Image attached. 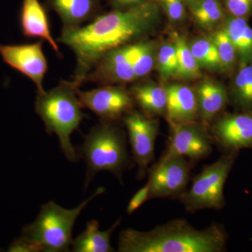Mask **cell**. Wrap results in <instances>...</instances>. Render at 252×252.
<instances>
[{
    "mask_svg": "<svg viewBox=\"0 0 252 252\" xmlns=\"http://www.w3.org/2000/svg\"><path fill=\"white\" fill-rule=\"evenodd\" d=\"M104 192V189L99 187L90 198L70 210L54 201L48 202L41 207L36 220L23 228L21 238L33 244L39 252H69L73 227L78 217L88 204Z\"/></svg>",
    "mask_w": 252,
    "mask_h": 252,
    "instance_id": "4",
    "label": "cell"
},
{
    "mask_svg": "<svg viewBox=\"0 0 252 252\" xmlns=\"http://www.w3.org/2000/svg\"><path fill=\"white\" fill-rule=\"evenodd\" d=\"M225 13L235 17L252 16V0H221Z\"/></svg>",
    "mask_w": 252,
    "mask_h": 252,
    "instance_id": "29",
    "label": "cell"
},
{
    "mask_svg": "<svg viewBox=\"0 0 252 252\" xmlns=\"http://www.w3.org/2000/svg\"><path fill=\"white\" fill-rule=\"evenodd\" d=\"M21 32L25 37L46 41L56 54L62 56L58 41L51 32L48 8L39 0H23L19 14Z\"/></svg>",
    "mask_w": 252,
    "mask_h": 252,
    "instance_id": "14",
    "label": "cell"
},
{
    "mask_svg": "<svg viewBox=\"0 0 252 252\" xmlns=\"http://www.w3.org/2000/svg\"><path fill=\"white\" fill-rule=\"evenodd\" d=\"M114 10H124L142 4L148 0H105Z\"/></svg>",
    "mask_w": 252,
    "mask_h": 252,
    "instance_id": "32",
    "label": "cell"
},
{
    "mask_svg": "<svg viewBox=\"0 0 252 252\" xmlns=\"http://www.w3.org/2000/svg\"><path fill=\"white\" fill-rule=\"evenodd\" d=\"M75 89L71 81H61L51 90L37 94L34 105L46 132L58 136L63 153L73 162L78 161L80 157L73 147L71 135L85 117Z\"/></svg>",
    "mask_w": 252,
    "mask_h": 252,
    "instance_id": "3",
    "label": "cell"
},
{
    "mask_svg": "<svg viewBox=\"0 0 252 252\" xmlns=\"http://www.w3.org/2000/svg\"><path fill=\"white\" fill-rule=\"evenodd\" d=\"M135 103L138 104L145 115L153 117L163 116L167 111L166 86L158 85L152 81H137L130 90Z\"/></svg>",
    "mask_w": 252,
    "mask_h": 252,
    "instance_id": "18",
    "label": "cell"
},
{
    "mask_svg": "<svg viewBox=\"0 0 252 252\" xmlns=\"http://www.w3.org/2000/svg\"><path fill=\"white\" fill-rule=\"evenodd\" d=\"M170 139L162 157L181 156L196 162L211 153L212 140L207 126L201 122L170 126Z\"/></svg>",
    "mask_w": 252,
    "mask_h": 252,
    "instance_id": "11",
    "label": "cell"
},
{
    "mask_svg": "<svg viewBox=\"0 0 252 252\" xmlns=\"http://www.w3.org/2000/svg\"><path fill=\"white\" fill-rule=\"evenodd\" d=\"M220 28L236 49L239 61L252 60V28L248 19L227 14Z\"/></svg>",
    "mask_w": 252,
    "mask_h": 252,
    "instance_id": "21",
    "label": "cell"
},
{
    "mask_svg": "<svg viewBox=\"0 0 252 252\" xmlns=\"http://www.w3.org/2000/svg\"><path fill=\"white\" fill-rule=\"evenodd\" d=\"M233 74L229 100L240 110L252 111V60L238 61Z\"/></svg>",
    "mask_w": 252,
    "mask_h": 252,
    "instance_id": "20",
    "label": "cell"
},
{
    "mask_svg": "<svg viewBox=\"0 0 252 252\" xmlns=\"http://www.w3.org/2000/svg\"><path fill=\"white\" fill-rule=\"evenodd\" d=\"M195 91L199 119L208 126L224 110L229 102L228 91L218 81L207 79L199 83Z\"/></svg>",
    "mask_w": 252,
    "mask_h": 252,
    "instance_id": "17",
    "label": "cell"
},
{
    "mask_svg": "<svg viewBox=\"0 0 252 252\" xmlns=\"http://www.w3.org/2000/svg\"><path fill=\"white\" fill-rule=\"evenodd\" d=\"M210 37L215 44L218 54L220 72L225 74L234 72L239 61L238 54L226 33L220 28L214 32Z\"/></svg>",
    "mask_w": 252,
    "mask_h": 252,
    "instance_id": "25",
    "label": "cell"
},
{
    "mask_svg": "<svg viewBox=\"0 0 252 252\" xmlns=\"http://www.w3.org/2000/svg\"><path fill=\"white\" fill-rule=\"evenodd\" d=\"M147 200H149V185L148 182L144 185L140 190H137L135 195L130 199L128 205H127L126 212L127 215H132Z\"/></svg>",
    "mask_w": 252,
    "mask_h": 252,
    "instance_id": "30",
    "label": "cell"
},
{
    "mask_svg": "<svg viewBox=\"0 0 252 252\" xmlns=\"http://www.w3.org/2000/svg\"><path fill=\"white\" fill-rule=\"evenodd\" d=\"M114 123L101 121L94 126L78 149L87 166L86 189L98 172H110L120 179L130 166L125 134Z\"/></svg>",
    "mask_w": 252,
    "mask_h": 252,
    "instance_id": "5",
    "label": "cell"
},
{
    "mask_svg": "<svg viewBox=\"0 0 252 252\" xmlns=\"http://www.w3.org/2000/svg\"><path fill=\"white\" fill-rule=\"evenodd\" d=\"M211 124L209 132L213 143L225 152L252 149V111L224 114Z\"/></svg>",
    "mask_w": 252,
    "mask_h": 252,
    "instance_id": "12",
    "label": "cell"
},
{
    "mask_svg": "<svg viewBox=\"0 0 252 252\" xmlns=\"http://www.w3.org/2000/svg\"><path fill=\"white\" fill-rule=\"evenodd\" d=\"M235 155L236 152L225 154L216 162L204 167L202 172L194 177L190 189L179 197L187 211L223 208L225 205L223 189Z\"/></svg>",
    "mask_w": 252,
    "mask_h": 252,
    "instance_id": "6",
    "label": "cell"
},
{
    "mask_svg": "<svg viewBox=\"0 0 252 252\" xmlns=\"http://www.w3.org/2000/svg\"><path fill=\"white\" fill-rule=\"evenodd\" d=\"M76 94L83 108L95 114L102 122H115L133 110V97L122 86L102 85L91 91L76 87Z\"/></svg>",
    "mask_w": 252,
    "mask_h": 252,
    "instance_id": "7",
    "label": "cell"
},
{
    "mask_svg": "<svg viewBox=\"0 0 252 252\" xmlns=\"http://www.w3.org/2000/svg\"><path fill=\"white\" fill-rule=\"evenodd\" d=\"M118 244L121 252H221L226 235L218 223L198 230L180 219L149 231L123 230Z\"/></svg>",
    "mask_w": 252,
    "mask_h": 252,
    "instance_id": "2",
    "label": "cell"
},
{
    "mask_svg": "<svg viewBox=\"0 0 252 252\" xmlns=\"http://www.w3.org/2000/svg\"><path fill=\"white\" fill-rule=\"evenodd\" d=\"M170 38L175 44L178 61V69L175 79L189 81L201 77V68L194 58L185 36L173 32L170 34Z\"/></svg>",
    "mask_w": 252,
    "mask_h": 252,
    "instance_id": "23",
    "label": "cell"
},
{
    "mask_svg": "<svg viewBox=\"0 0 252 252\" xmlns=\"http://www.w3.org/2000/svg\"><path fill=\"white\" fill-rule=\"evenodd\" d=\"M102 0H46L48 9L59 15L62 31H70L91 22L101 14Z\"/></svg>",
    "mask_w": 252,
    "mask_h": 252,
    "instance_id": "16",
    "label": "cell"
},
{
    "mask_svg": "<svg viewBox=\"0 0 252 252\" xmlns=\"http://www.w3.org/2000/svg\"><path fill=\"white\" fill-rule=\"evenodd\" d=\"M121 223L117 220L108 230L101 231L99 224L96 220H89L86 229L73 240L72 252H112L114 249L111 246V235Z\"/></svg>",
    "mask_w": 252,
    "mask_h": 252,
    "instance_id": "19",
    "label": "cell"
},
{
    "mask_svg": "<svg viewBox=\"0 0 252 252\" xmlns=\"http://www.w3.org/2000/svg\"><path fill=\"white\" fill-rule=\"evenodd\" d=\"M166 89L165 118L170 126L197 122L198 107L195 89L180 83H172L166 86Z\"/></svg>",
    "mask_w": 252,
    "mask_h": 252,
    "instance_id": "15",
    "label": "cell"
},
{
    "mask_svg": "<svg viewBox=\"0 0 252 252\" xmlns=\"http://www.w3.org/2000/svg\"><path fill=\"white\" fill-rule=\"evenodd\" d=\"M157 69L162 80L175 78L178 69L177 51L171 40L160 46L157 55Z\"/></svg>",
    "mask_w": 252,
    "mask_h": 252,
    "instance_id": "27",
    "label": "cell"
},
{
    "mask_svg": "<svg viewBox=\"0 0 252 252\" xmlns=\"http://www.w3.org/2000/svg\"><path fill=\"white\" fill-rule=\"evenodd\" d=\"M157 1L170 22L182 23L187 18L188 8L185 0H157Z\"/></svg>",
    "mask_w": 252,
    "mask_h": 252,
    "instance_id": "28",
    "label": "cell"
},
{
    "mask_svg": "<svg viewBox=\"0 0 252 252\" xmlns=\"http://www.w3.org/2000/svg\"><path fill=\"white\" fill-rule=\"evenodd\" d=\"M11 252H39L38 249L33 244L30 243L21 237L16 239L9 248Z\"/></svg>",
    "mask_w": 252,
    "mask_h": 252,
    "instance_id": "31",
    "label": "cell"
},
{
    "mask_svg": "<svg viewBox=\"0 0 252 252\" xmlns=\"http://www.w3.org/2000/svg\"><path fill=\"white\" fill-rule=\"evenodd\" d=\"M123 122L128 133L134 160L138 166L137 177L142 180L154 159L158 122L134 109L126 114Z\"/></svg>",
    "mask_w": 252,
    "mask_h": 252,
    "instance_id": "9",
    "label": "cell"
},
{
    "mask_svg": "<svg viewBox=\"0 0 252 252\" xmlns=\"http://www.w3.org/2000/svg\"><path fill=\"white\" fill-rule=\"evenodd\" d=\"M44 41L26 44H0V56L13 69L26 76L34 84L37 94L45 92L43 81L48 71V62L43 51Z\"/></svg>",
    "mask_w": 252,
    "mask_h": 252,
    "instance_id": "10",
    "label": "cell"
},
{
    "mask_svg": "<svg viewBox=\"0 0 252 252\" xmlns=\"http://www.w3.org/2000/svg\"><path fill=\"white\" fill-rule=\"evenodd\" d=\"M189 47L200 68L220 71V59L211 37H199L189 43Z\"/></svg>",
    "mask_w": 252,
    "mask_h": 252,
    "instance_id": "26",
    "label": "cell"
},
{
    "mask_svg": "<svg viewBox=\"0 0 252 252\" xmlns=\"http://www.w3.org/2000/svg\"><path fill=\"white\" fill-rule=\"evenodd\" d=\"M130 44L111 50L94 64L85 82L102 85H119L135 82L130 61Z\"/></svg>",
    "mask_w": 252,
    "mask_h": 252,
    "instance_id": "13",
    "label": "cell"
},
{
    "mask_svg": "<svg viewBox=\"0 0 252 252\" xmlns=\"http://www.w3.org/2000/svg\"><path fill=\"white\" fill-rule=\"evenodd\" d=\"M155 41L142 39L130 44V61L136 81L145 77L152 72L157 61Z\"/></svg>",
    "mask_w": 252,
    "mask_h": 252,
    "instance_id": "24",
    "label": "cell"
},
{
    "mask_svg": "<svg viewBox=\"0 0 252 252\" xmlns=\"http://www.w3.org/2000/svg\"><path fill=\"white\" fill-rule=\"evenodd\" d=\"M191 163L181 156L162 157L150 169L149 199L179 198L188 185Z\"/></svg>",
    "mask_w": 252,
    "mask_h": 252,
    "instance_id": "8",
    "label": "cell"
},
{
    "mask_svg": "<svg viewBox=\"0 0 252 252\" xmlns=\"http://www.w3.org/2000/svg\"><path fill=\"white\" fill-rule=\"evenodd\" d=\"M161 11L157 0H148L129 9L101 13L77 29L61 31L58 42L75 55L73 85L79 88L85 83L94 64L106 53L144 39L158 24Z\"/></svg>",
    "mask_w": 252,
    "mask_h": 252,
    "instance_id": "1",
    "label": "cell"
},
{
    "mask_svg": "<svg viewBox=\"0 0 252 252\" xmlns=\"http://www.w3.org/2000/svg\"><path fill=\"white\" fill-rule=\"evenodd\" d=\"M187 8L194 21L207 31L220 27L227 15L221 0H195Z\"/></svg>",
    "mask_w": 252,
    "mask_h": 252,
    "instance_id": "22",
    "label": "cell"
},
{
    "mask_svg": "<svg viewBox=\"0 0 252 252\" xmlns=\"http://www.w3.org/2000/svg\"><path fill=\"white\" fill-rule=\"evenodd\" d=\"M186 2H187V4H189V3L192 2V1H195V0H185Z\"/></svg>",
    "mask_w": 252,
    "mask_h": 252,
    "instance_id": "33",
    "label": "cell"
}]
</instances>
